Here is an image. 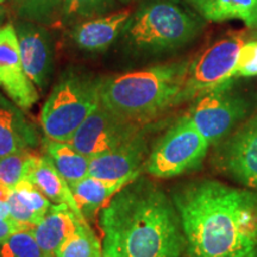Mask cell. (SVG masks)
Wrapping results in <instances>:
<instances>
[{
    "instance_id": "obj_14",
    "label": "cell",
    "mask_w": 257,
    "mask_h": 257,
    "mask_svg": "<svg viewBox=\"0 0 257 257\" xmlns=\"http://www.w3.org/2000/svg\"><path fill=\"white\" fill-rule=\"evenodd\" d=\"M130 16L128 11H119L79 22L72 29L70 37L79 49L101 53L123 34Z\"/></svg>"
},
{
    "instance_id": "obj_7",
    "label": "cell",
    "mask_w": 257,
    "mask_h": 257,
    "mask_svg": "<svg viewBox=\"0 0 257 257\" xmlns=\"http://www.w3.org/2000/svg\"><path fill=\"white\" fill-rule=\"evenodd\" d=\"M244 43L242 35H227L191 61L184 88L179 96V105L194 100L233 80L239 51Z\"/></svg>"
},
{
    "instance_id": "obj_6",
    "label": "cell",
    "mask_w": 257,
    "mask_h": 257,
    "mask_svg": "<svg viewBox=\"0 0 257 257\" xmlns=\"http://www.w3.org/2000/svg\"><path fill=\"white\" fill-rule=\"evenodd\" d=\"M210 142L182 115L154 147L144 170L154 178L170 179L199 168L207 155Z\"/></svg>"
},
{
    "instance_id": "obj_3",
    "label": "cell",
    "mask_w": 257,
    "mask_h": 257,
    "mask_svg": "<svg viewBox=\"0 0 257 257\" xmlns=\"http://www.w3.org/2000/svg\"><path fill=\"white\" fill-rule=\"evenodd\" d=\"M191 61L160 63L101 79L100 102L125 119L146 125L179 105Z\"/></svg>"
},
{
    "instance_id": "obj_28",
    "label": "cell",
    "mask_w": 257,
    "mask_h": 257,
    "mask_svg": "<svg viewBox=\"0 0 257 257\" xmlns=\"http://www.w3.org/2000/svg\"><path fill=\"white\" fill-rule=\"evenodd\" d=\"M8 204L10 207V217L14 218L15 220L18 221V223L28 226L30 230L41 220V218H38L36 214L32 213L28 207H25L24 205L22 204V201L17 198V195L15 194L14 191L11 192Z\"/></svg>"
},
{
    "instance_id": "obj_13",
    "label": "cell",
    "mask_w": 257,
    "mask_h": 257,
    "mask_svg": "<svg viewBox=\"0 0 257 257\" xmlns=\"http://www.w3.org/2000/svg\"><path fill=\"white\" fill-rule=\"evenodd\" d=\"M148 156V142L142 130L119 147L92 157L89 161V175L105 180L140 175L144 170Z\"/></svg>"
},
{
    "instance_id": "obj_35",
    "label": "cell",
    "mask_w": 257,
    "mask_h": 257,
    "mask_svg": "<svg viewBox=\"0 0 257 257\" xmlns=\"http://www.w3.org/2000/svg\"><path fill=\"white\" fill-rule=\"evenodd\" d=\"M3 3H4V0H0V4H3Z\"/></svg>"
},
{
    "instance_id": "obj_15",
    "label": "cell",
    "mask_w": 257,
    "mask_h": 257,
    "mask_svg": "<svg viewBox=\"0 0 257 257\" xmlns=\"http://www.w3.org/2000/svg\"><path fill=\"white\" fill-rule=\"evenodd\" d=\"M40 143L36 127L12 100L0 94V157L23 149H34Z\"/></svg>"
},
{
    "instance_id": "obj_10",
    "label": "cell",
    "mask_w": 257,
    "mask_h": 257,
    "mask_svg": "<svg viewBox=\"0 0 257 257\" xmlns=\"http://www.w3.org/2000/svg\"><path fill=\"white\" fill-rule=\"evenodd\" d=\"M214 163L234 181L257 192V114L217 143Z\"/></svg>"
},
{
    "instance_id": "obj_27",
    "label": "cell",
    "mask_w": 257,
    "mask_h": 257,
    "mask_svg": "<svg viewBox=\"0 0 257 257\" xmlns=\"http://www.w3.org/2000/svg\"><path fill=\"white\" fill-rule=\"evenodd\" d=\"M257 75V41L243 44L236 66V76Z\"/></svg>"
},
{
    "instance_id": "obj_36",
    "label": "cell",
    "mask_w": 257,
    "mask_h": 257,
    "mask_svg": "<svg viewBox=\"0 0 257 257\" xmlns=\"http://www.w3.org/2000/svg\"><path fill=\"white\" fill-rule=\"evenodd\" d=\"M101 257H107V256H105V255H101Z\"/></svg>"
},
{
    "instance_id": "obj_11",
    "label": "cell",
    "mask_w": 257,
    "mask_h": 257,
    "mask_svg": "<svg viewBox=\"0 0 257 257\" xmlns=\"http://www.w3.org/2000/svg\"><path fill=\"white\" fill-rule=\"evenodd\" d=\"M0 88L22 110L31 108L40 98L24 70L17 32L11 23L0 27Z\"/></svg>"
},
{
    "instance_id": "obj_1",
    "label": "cell",
    "mask_w": 257,
    "mask_h": 257,
    "mask_svg": "<svg viewBox=\"0 0 257 257\" xmlns=\"http://www.w3.org/2000/svg\"><path fill=\"white\" fill-rule=\"evenodd\" d=\"M189 257H244L257 249V192L195 180L172 195Z\"/></svg>"
},
{
    "instance_id": "obj_4",
    "label": "cell",
    "mask_w": 257,
    "mask_h": 257,
    "mask_svg": "<svg viewBox=\"0 0 257 257\" xmlns=\"http://www.w3.org/2000/svg\"><path fill=\"white\" fill-rule=\"evenodd\" d=\"M201 27L197 16L178 0H152L130 16L123 37L131 50L156 54L185 46Z\"/></svg>"
},
{
    "instance_id": "obj_5",
    "label": "cell",
    "mask_w": 257,
    "mask_h": 257,
    "mask_svg": "<svg viewBox=\"0 0 257 257\" xmlns=\"http://www.w3.org/2000/svg\"><path fill=\"white\" fill-rule=\"evenodd\" d=\"M101 78L68 70L61 76L41 110L40 123L46 137L69 142L86 118L100 102Z\"/></svg>"
},
{
    "instance_id": "obj_21",
    "label": "cell",
    "mask_w": 257,
    "mask_h": 257,
    "mask_svg": "<svg viewBox=\"0 0 257 257\" xmlns=\"http://www.w3.org/2000/svg\"><path fill=\"white\" fill-rule=\"evenodd\" d=\"M66 0H10L17 17L40 25H54L63 21Z\"/></svg>"
},
{
    "instance_id": "obj_18",
    "label": "cell",
    "mask_w": 257,
    "mask_h": 257,
    "mask_svg": "<svg viewBox=\"0 0 257 257\" xmlns=\"http://www.w3.org/2000/svg\"><path fill=\"white\" fill-rule=\"evenodd\" d=\"M138 176L140 175H130L119 180H105L88 175L70 186V188L83 217L91 219L99 208Z\"/></svg>"
},
{
    "instance_id": "obj_24",
    "label": "cell",
    "mask_w": 257,
    "mask_h": 257,
    "mask_svg": "<svg viewBox=\"0 0 257 257\" xmlns=\"http://www.w3.org/2000/svg\"><path fill=\"white\" fill-rule=\"evenodd\" d=\"M0 257H55L44 251L31 230H21L0 245Z\"/></svg>"
},
{
    "instance_id": "obj_37",
    "label": "cell",
    "mask_w": 257,
    "mask_h": 257,
    "mask_svg": "<svg viewBox=\"0 0 257 257\" xmlns=\"http://www.w3.org/2000/svg\"><path fill=\"white\" fill-rule=\"evenodd\" d=\"M255 36H256V37H257V32H256V34H255Z\"/></svg>"
},
{
    "instance_id": "obj_19",
    "label": "cell",
    "mask_w": 257,
    "mask_h": 257,
    "mask_svg": "<svg viewBox=\"0 0 257 257\" xmlns=\"http://www.w3.org/2000/svg\"><path fill=\"white\" fill-rule=\"evenodd\" d=\"M201 18L208 22L240 21L257 28V0H185Z\"/></svg>"
},
{
    "instance_id": "obj_30",
    "label": "cell",
    "mask_w": 257,
    "mask_h": 257,
    "mask_svg": "<svg viewBox=\"0 0 257 257\" xmlns=\"http://www.w3.org/2000/svg\"><path fill=\"white\" fill-rule=\"evenodd\" d=\"M11 192H12L11 188L0 185V201L8 202L10 195H11Z\"/></svg>"
},
{
    "instance_id": "obj_20",
    "label": "cell",
    "mask_w": 257,
    "mask_h": 257,
    "mask_svg": "<svg viewBox=\"0 0 257 257\" xmlns=\"http://www.w3.org/2000/svg\"><path fill=\"white\" fill-rule=\"evenodd\" d=\"M43 155L51 161L69 186L89 175L91 159L76 150L69 142H60L46 137Z\"/></svg>"
},
{
    "instance_id": "obj_9",
    "label": "cell",
    "mask_w": 257,
    "mask_h": 257,
    "mask_svg": "<svg viewBox=\"0 0 257 257\" xmlns=\"http://www.w3.org/2000/svg\"><path fill=\"white\" fill-rule=\"evenodd\" d=\"M143 125L119 117L99 102L95 110L80 125L69 143L92 159L126 142L143 130Z\"/></svg>"
},
{
    "instance_id": "obj_32",
    "label": "cell",
    "mask_w": 257,
    "mask_h": 257,
    "mask_svg": "<svg viewBox=\"0 0 257 257\" xmlns=\"http://www.w3.org/2000/svg\"><path fill=\"white\" fill-rule=\"evenodd\" d=\"M5 18V9L0 8V24L3 23V21H4Z\"/></svg>"
},
{
    "instance_id": "obj_25",
    "label": "cell",
    "mask_w": 257,
    "mask_h": 257,
    "mask_svg": "<svg viewBox=\"0 0 257 257\" xmlns=\"http://www.w3.org/2000/svg\"><path fill=\"white\" fill-rule=\"evenodd\" d=\"M114 6V0H66L63 21L79 22L100 17Z\"/></svg>"
},
{
    "instance_id": "obj_31",
    "label": "cell",
    "mask_w": 257,
    "mask_h": 257,
    "mask_svg": "<svg viewBox=\"0 0 257 257\" xmlns=\"http://www.w3.org/2000/svg\"><path fill=\"white\" fill-rule=\"evenodd\" d=\"M10 217L9 204L5 201H0V219H5Z\"/></svg>"
},
{
    "instance_id": "obj_29",
    "label": "cell",
    "mask_w": 257,
    "mask_h": 257,
    "mask_svg": "<svg viewBox=\"0 0 257 257\" xmlns=\"http://www.w3.org/2000/svg\"><path fill=\"white\" fill-rule=\"evenodd\" d=\"M21 230H30L25 225L18 223L14 218L9 217L5 219H0V245L5 243L12 234Z\"/></svg>"
},
{
    "instance_id": "obj_16",
    "label": "cell",
    "mask_w": 257,
    "mask_h": 257,
    "mask_svg": "<svg viewBox=\"0 0 257 257\" xmlns=\"http://www.w3.org/2000/svg\"><path fill=\"white\" fill-rule=\"evenodd\" d=\"M25 179L29 180L34 186H36L49 199L50 202H54L55 205H68L70 210L80 219H86L74 198L68 182L57 172L55 166L51 163V161L47 156L36 155L32 159Z\"/></svg>"
},
{
    "instance_id": "obj_22",
    "label": "cell",
    "mask_w": 257,
    "mask_h": 257,
    "mask_svg": "<svg viewBox=\"0 0 257 257\" xmlns=\"http://www.w3.org/2000/svg\"><path fill=\"white\" fill-rule=\"evenodd\" d=\"M102 246L88 223L80 221L75 232L70 234L60 248L55 257H101Z\"/></svg>"
},
{
    "instance_id": "obj_8",
    "label": "cell",
    "mask_w": 257,
    "mask_h": 257,
    "mask_svg": "<svg viewBox=\"0 0 257 257\" xmlns=\"http://www.w3.org/2000/svg\"><path fill=\"white\" fill-rule=\"evenodd\" d=\"M233 80L194 100L186 117L210 142L217 144L245 119L249 102L232 88Z\"/></svg>"
},
{
    "instance_id": "obj_12",
    "label": "cell",
    "mask_w": 257,
    "mask_h": 257,
    "mask_svg": "<svg viewBox=\"0 0 257 257\" xmlns=\"http://www.w3.org/2000/svg\"><path fill=\"white\" fill-rule=\"evenodd\" d=\"M15 29L25 73L37 89H44L49 83L54 62L53 41L49 32L43 25L22 19L16 23Z\"/></svg>"
},
{
    "instance_id": "obj_23",
    "label": "cell",
    "mask_w": 257,
    "mask_h": 257,
    "mask_svg": "<svg viewBox=\"0 0 257 257\" xmlns=\"http://www.w3.org/2000/svg\"><path fill=\"white\" fill-rule=\"evenodd\" d=\"M35 156L32 149H23L0 157V185L11 189L17 187L27 178Z\"/></svg>"
},
{
    "instance_id": "obj_33",
    "label": "cell",
    "mask_w": 257,
    "mask_h": 257,
    "mask_svg": "<svg viewBox=\"0 0 257 257\" xmlns=\"http://www.w3.org/2000/svg\"><path fill=\"white\" fill-rule=\"evenodd\" d=\"M244 257H257V249L253 250V251L250 252L249 255H246V256H244Z\"/></svg>"
},
{
    "instance_id": "obj_34",
    "label": "cell",
    "mask_w": 257,
    "mask_h": 257,
    "mask_svg": "<svg viewBox=\"0 0 257 257\" xmlns=\"http://www.w3.org/2000/svg\"><path fill=\"white\" fill-rule=\"evenodd\" d=\"M120 2H124V3H127V2H133V0H120Z\"/></svg>"
},
{
    "instance_id": "obj_2",
    "label": "cell",
    "mask_w": 257,
    "mask_h": 257,
    "mask_svg": "<svg viewBox=\"0 0 257 257\" xmlns=\"http://www.w3.org/2000/svg\"><path fill=\"white\" fill-rule=\"evenodd\" d=\"M102 255L181 257L187 250L173 200L147 178H136L102 207Z\"/></svg>"
},
{
    "instance_id": "obj_17",
    "label": "cell",
    "mask_w": 257,
    "mask_h": 257,
    "mask_svg": "<svg viewBox=\"0 0 257 257\" xmlns=\"http://www.w3.org/2000/svg\"><path fill=\"white\" fill-rule=\"evenodd\" d=\"M80 219L66 204L51 206L42 219L31 229L35 239L44 251L55 256L56 250L70 234L75 232Z\"/></svg>"
},
{
    "instance_id": "obj_26",
    "label": "cell",
    "mask_w": 257,
    "mask_h": 257,
    "mask_svg": "<svg viewBox=\"0 0 257 257\" xmlns=\"http://www.w3.org/2000/svg\"><path fill=\"white\" fill-rule=\"evenodd\" d=\"M12 191L15 192V194L17 195L19 200L22 201V204L25 207H28L32 213L36 214L38 218H41V219L51 206L49 199L27 179L19 182L17 187H15Z\"/></svg>"
}]
</instances>
